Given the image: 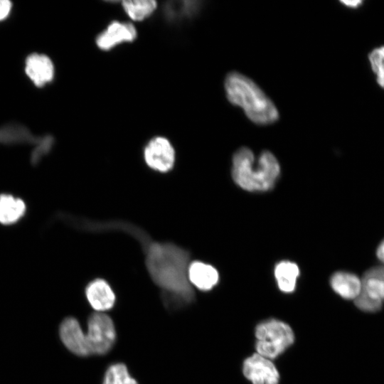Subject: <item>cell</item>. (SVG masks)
<instances>
[{"label": "cell", "instance_id": "7402d4cb", "mask_svg": "<svg viewBox=\"0 0 384 384\" xmlns=\"http://www.w3.org/2000/svg\"><path fill=\"white\" fill-rule=\"evenodd\" d=\"M375 277L384 281V266L374 267L368 269L362 278Z\"/></svg>", "mask_w": 384, "mask_h": 384}, {"label": "cell", "instance_id": "d4e9b609", "mask_svg": "<svg viewBox=\"0 0 384 384\" xmlns=\"http://www.w3.org/2000/svg\"><path fill=\"white\" fill-rule=\"evenodd\" d=\"M342 3L343 4H345L346 6L354 8V7H356V6H359L362 3V1H359V0L358 1H357V0L342 1Z\"/></svg>", "mask_w": 384, "mask_h": 384}, {"label": "cell", "instance_id": "d6986e66", "mask_svg": "<svg viewBox=\"0 0 384 384\" xmlns=\"http://www.w3.org/2000/svg\"><path fill=\"white\" fill-rule=\"evenodd\" d=\"M362 288L361 294L373 302H384V281L375 277L361 278Z\"/></svg>", "mask_w": 384, "mask_h": 384}, {"label": "cell", "instance_id": "7c38bea8", "mask_svg": "<svg viewBox=\"0 0 384 384\" xmlns=\"http://www.w3.org/2000/svg\"><path fill=\"white\" fill-rule=\"evenodd\" d=\"M330 284L333 290L340 297L354 301L361 291L362 280L353 273L338 271L331 277Z\"/></svg>", "mask_w": 384, "mask_h": 384}, {"label": "cell", "instance_id": "6da1fadb", "mask_svg": "<svg viewBox=\"0 0 384 384\" xmlns=\"http://www.w3.org/2000/svg\"><path fill=\"white\" fill-rule=\"evenodd\" d=\"M104 229H120L137 238L145 254L150 277L162 290L166 306L177 308L193 300L194 292L188 280L190 255L171 243L153 241L142 230L124 223H105Z\"/></svg>", "mask_w": 384, "mask_h": 384}, {"label": "cell", "instance_id": "ffe728a7", "mask_svg": "<svg viewBox=\"0 0 384 384\" xmlns=\"http://www.w3.org/2000/svg\"><path fill=\"white\" fill-rule=\"evenodd\" d=\"M369 60L378 83L384 88V46L374 49L369 55Z\"/></svg>", "mask_w": 384, "mask_h": 384}, {"label": "cell", "instance_id": "cb8c5ba5", "mask_svg": "<svg viewBox=\"0 0 384 384\" xmlns=\"http://www.w3.org/2000/svg\"><path fill=\"white\" fill-rule=\"evenodd\" d=\"M375 253L377 258L384 264V239L378 245Z\"/></svg>", "mask_w": 384, "mask_h": 384}, {"label": "cell", "instance_id": "8992f818", "mask_svg": "<svg viewBox=\"0 0 384 384\" xmlns=\"http://www.w3.org/2000/svg\"><path fill=\"white\" fill-rule=\"evenodd\" d=\"M146 164L154 170L166 172L172 169L175 162V151L171 142L165 137L151 139L144 150Z\"/></svg>", "mask_w": 384, "mask_h": 384}, {"label": "cell", "instance_id": "e0dca14e", "mask_svg": "<svg viewBox=\"0 0 384 384\" xmlns=\"http://www.w3.org/2000/svg\"><path fill=\"white\" fill-rule=\"evenodd\" d=\"M126 14L133 21H141L149 17L156 10L154 0H126L122 2Z\"/></svg>", "mask_w": 384, "mask_h": 384}, {"label": "cell", "instance_id": "9a60e30c", "mask_svg": "<svg viewBox=\"0 0 384 384\" xmlns=\"http://www.w3.org/2000/svg\"><path fill=\"white\" fill-rule=\"evenodd\" d=\"M42 137L31 134L25 126L18 123H10L0 128V143L5 144H37Z\"/></svg>", "mask_w": 384, "mask_h": 384}, {"label": "cell", "instance_id": "44dd1931", "mask_svg": "<svg viewBox=\"0 0 384 384\" xmlns=\"http://www.w3.org/2000/svg\"><path fill=\"white\" fill-rule=\"evenodd\" d=\"M54 143L53 137L50 135H46L42 137L41 142L36 144L31 154V162L36 164L39 162L43 156L48 154L52 148Z\"/></svg>", "mask_w": 384, "mask_h": 384}, {"label": "cell", "instance_id": "52a82bcc", "mask_svg": "<svg viewBox=\"0 0 384 384\" xmlns=\"http://www.w3.org/2000/svg\"><path fill=\"white\" fill-rule=\"evenodd\" d=\"M244 376L252 384H279V372L269 358L258 353L247 358L242 365Z\"/></svg>", "mask_w": 384, "mask_h": 384}, {"label": "cell", "instance_id": "5b68a950", "mask_svg": "<svg viewBox=\"0 0 384 384\" xmlns=\"http://www.w3.org/2000/svg\"><path fill=\"white\" fill-rule=\"evenodd\" d=\"M85 334L90 354L107 353L112 348L116 338L112 319L102 312H95L90 315Z\"/></svg>", "mask_w": 384, "mask_h": 384}, {"label": "cell", "instance_id": "4fadbf2b", "mask_svg": "<svg viewBox=\"0 0 384 384\" xmlns=\"http://www.w3.org/2000/svg\"><path fill=\"white\" fill-rule=\"evenodd\" d=\"M188 276L191 284L203 291L210 290L219 279L218 272L215 267L198 261L190 264Z\"/></svg>", "mask_w": 384, "mask_h": 384}, {"label": "cell", "instance_id": "2e32d148", "mask_svg": "<svg viewBox=\"0 0 384 384\" xmlns=\"http://www.w3.org/2000/svg\"><path fill=\"white\" fill-rule=\"evenodd\" d=\"M299 274L298 266L289 261L279 262L274 269V277L279 289L284 293L294 291Z\"/></svg>", "mask_w": 384, "mask_h": 384}, {"label": "cell", "instance_id": "3957f363", "mask_svg": "<svg viewBox=\"0 0 384 384\" xmlns=\"http://www.w3.org/2000/svg\"><path fill=\"white\" fill-rule=\"evenodd\" d=\"M232 161L233 179L247 191H267L274 186L279 176V164L269 151H262L255 164L251 149L242 147L235 152Z\"/></svg>", "mask_w": 384, "mask_h": 384}, {"label": "cell", "instance_id": "5bb4252c", "mask_svg": "<svg viewBox=\"0 0 384 384\" xmlns=\"http://www.w3.org/2000/svg\"><path fill=\"white\" fill-rule=\"evenodd\" d=\"M26 211L24 201L11 194H0V223L12 225L23 217Z\"/></svg>", "mask_w": 384, "mask_h": 384}, {"label": "cell", "instance_id": "9c48e42d", "mask_svg": "<svg viewBox=\"0 0 384 384\" xmlns=\"http://www.w3.org/2000/svg\"><path fill=\"white\" fill-rule=\"evenodd\" d=\"M59 334L62 342L70 351L80 356L90 355L86 334L76 319H65L60 326Z\"/></svg>", "mask_w": 384, "mask_h": 384}, {"label": "cell", "instance_id": "30bf717a", "mask_svg": "<svg viewBox=\"0 0 384 384\" xmlns=\"http://www.w3.org/2000/svg\"><path fill=\"white\" fill-rule=\"evenodd\" d=\"M25 71L37 87H43L50 82L54 76V66L46 55L33 53L26 60Z\"/></svg>", "mask_w": 384, "mask_h": 384}, {"label": "cell", "instance_id": "8fae6325", "mask_svg": "<svg viewBox=\"0 0 384 384\" xmlns=\"http://www.w3.org/2000/svg\"><path fill=\"white\" fill-rule=\"evenodd\" d=\"M86 297L91 306L97 312H102L112 308L115 295L108 283L102 279L91 282L85 289Z\"/></svg>", "mask_w": 384, "mask_h": 384}, {"label": "cell", "instance_id": "ba28073f", "mask_svg": "<svg viewBox=\"0 0 384 384\" xmlns=\"http://www.w3.org/2000/svg\"><path fill=\"white\" fill-rule=\"evenodd\" d=\"M137 32L130 23L112 21L96 38V44L102 50H110L118 45L130 43L137 38Z\"/></svg>", "mask_w": 384, "mask_h": 384}, {"label": "cell", "instance_id": "603a6c76", "mask_svg": "<svg viewBox=\"0 0 384 384\" xmlns=\"http://www.w3.org/2000/svg\"><path fill=\"white\" fill-rule=\"evenodd\" d=\"M11 2L8 0H0V21L4 19L10 12Z\"/></svg>", "mask_w": 384, "mask_h": 384}, {"label": "cell", "instance_id": "277c9868", "mask_svg": "<svg viewBox=\"0 0 384 384\" xmlns=\"http://www.w3.org/2000/svg\"><path fill=\"white\" fill-rule=\"evenodd\" d=\"M255 336L257 353L270 360L284 353L294 341L292 328L275 319L260 323L255 328Z\"/></svg>", "mask_w": 384, "mask_h": 384}, {"label": "cell", "instance_id": "ac0fdd59", "mask_svg": "<svg viewBox=\"0 0 384 384\" xmlns=\"http://www.w3.org/2000/svg\"><path fill=\"white\" fill-rule=\"evenodd\" d=\"M102 384H138V383L129 375L124 364L115 363L107 368Z\"/></svg>", "mask_w": 384, "mask_h": 384}, {"label": "cell", "instance_id": "7a4b0ae2", "mask_svg": "<svg viewBox=\"0 0 384 384\" xmlns=\"http://www.w3.org/2000/svg\"><path fill=\"white\" fill-rule=\"evenodd\" d=\"M224 86L228 101L241 107L254 123L267 125L279 119V112L272 101L245 75L236 71L229 73Z\"/></svg>", "mask_w": 384, "mask_h": 384}]
</instances>
